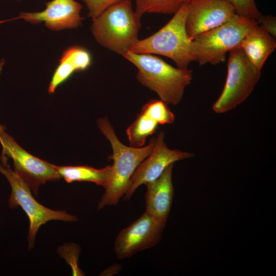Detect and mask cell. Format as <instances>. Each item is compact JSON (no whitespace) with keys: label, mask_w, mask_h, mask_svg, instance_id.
I'll return each instance as SVG.
<instances>
[{"label":"cell","mask_w":276,"mask_h":276,"mask_svg":"<svg viewBox=\"0 0 276 276\" xmlns=\"http://www.w3.org/2000/svg\"><path fill=\"white\" fill-rule=\"evenodd\" d=\"M134 65L136 78L168 104L177 105L192 80V71L174 67L157 56L127 51L122 55Z\"/></svg>","instance_id":"6da1fadb"},{"label":"cell","mask_w":276,"mask_h":276,"mask_svg":"<svg viewBox=\"0 0 276 276\" xmlns=\"http://www.w3.org/2000/svg\"><path fill=\"white\" fill-rule=\"evenodd\" d=\"M97 124L112 149V153L109 156L113 160L111 177L98 204V210H101L108 205H117L124 195L134 171L152 151L156 137H152L146 146L129 147L120 141L106 118H99Z\"/></svg>","instance_id":"7a4b0ae2"},{"label":"cell","mask_w":276,"mask_h":276,"mask_svg":"<svg viewBox=\"0 0 276 276\" xmlns=\"http://www.w3.org/2000/svg\"><path fill=\"white\" fill-rule=\"evenodd\" d=\"M140 19L131 0H121L93 19L91 31L101 45L122 55L139 39Z\"/></svg>","instance_id":"3957f363"},{"label":"cell","mask_w":276,"mask_h":276,"mask_svg":"<svg viewBox=\"0 0 276 276\" xmlns=\"http://www.w3.org/2000/svg\"><path fill=\"white\" fill-rule=\"evenodd\" d=\"M188 4L183 5L170 21L156 33L146 38L138 39L129 51L163 55L172 59L178 68L187 69L189 64L194 61L192 40L186 28Z\"/></svg>","instance_id":"277c9868"},{"label":"cell","mask_w":276,"mask_h":276,"mask_svg":"<svg viewBox=\"0 0 276 276\" xmlns=\"http://www.w3.org/2000/svg\"><path fill=\"white\" fill-rule=\"evenodd\" d=\"M258 26L256 20L236 14L227 22L203 33L192 40V54L200 65L217 64L226 54L240 47L242 39Z\"/></svg>","instance_id":"5b68a950"},{"label":"cell","mask_w":276,"mask_h":276,"mask_svg":"<svg viewBox=\"0 0 276 276\" xmlns=\"http://www.w3.org/2000/svg\"><path fill=\"white\" fill-rule=\"evenodd\" d=\"M0 172L8 180L11 192L8 199L10 209L20 206L29 218L30 226L28 236V247L32 249L40 227L47 222L55 220L76 222L78 218L62 210H54L40 204L32 195L31 189L26 182L8 164L7 157L2 154Z\"/></svg>","instance_id":"8992f818"},{"label":"cell","mask_w":276,"mask_h":276,"mask_svg":"<svg viewBox=\"0 0 276 276\" xmlns=\"http://www.w3.org/2000/svg\"><path fill=\"white\" fill-rule=\"evenodd\" d=\"M261 75V70L249 60L240 47L231 50L226 82L212 110L223 113L235 108L250 95Z\"/></svg>","instance_id":"52a82bcc"},{"label":"cell","mask_w":276,"mask_h":276,"mask_svg":"<svg viewBox=\"0 0 276 276\" xmlns=\"http://www.w3.org/2000/svg\"><path fill=\"white\" fill-rule=\"evenodd\" d=\"M2 155L10 157L14 171L37 195L40 185L48 181H56L61 177L56 165L41 159L21 147L5 130L0 132Z\"/></svg>","instance_id":"ba28073f"},{"label":"cell","mask_w":276,"mask_h":276,"mask_svg":"<svg viewBox=\"0 0 276 276\" xmlns=\"http://www.w3.org/2000/svg\"><path fill=\"white\" fill-rule=\"evenodd\" d=\"M166 223L145 212L120 232L114 247L117 258H130L138 252L155 246L160 240Z\"/></svg>","instance_id":"9c48e42d"},{"label":"cell","mask_w":276,"mask_h":276,"mask_svg":"<svg viewBox=\"0 0 276 276\" xmlns=\"http://www.w3.org/2000/svg\"><path fill=\"white\" fill-rule=\"evenodd\" d=\"M164 136L163 131L159 133L150 153L134 171L124 195L127 200L130 199L138 187L158 178L170 165L194 156L190 152L169 149L165 142Z\"/></svg>","instance_id":"30bf717a"},{"label":"cell","mask_w":276,"mask_h":276,"mask_svg":"<svg viewBox=\"0 0 276 276\" xmlns=\"http://www.w3.org/2000/svg\"><path fill=\"white\" fill-rule=\"evenodd\" d=\"M236 14L228 0H191L186 18L188 36L192 40L227 22Z\"/></svg>","instance_id":"8fae6325"},{"label":"cell","mask_w":276,"mask_h":276,"mask_svg":"<svg viewBox=\"0 0 276 276\" xmlns=\"http://www.w3.org/2000/svg\"><path fill=\"white\" fill-rule=\"evenodd\" d=\"M40 12H21L18 17L0 22L22 18L32 24L44 22L52 31L76 28L81 25L83 17L80 13L82 5L75 0H52L45 4Z\"/></svg>","instance_id":"7c38bea8"},{"label":"cell","mask_w":276,"mask_h":276,"mask_svg":"<svg viewBox=\"0 0 276 276\" xmlns=\"http://www.w3.org/2000/svg\"><path fill=\"white\" fill-rule=\"evenodd\" d=\"M173 165L168 166L158 178L145 185L146 212L165 222L169 214L174 196Z\"/></svg>","instance_id":"4fadbf2b"},{"label":"cell","mask_w":276,"mask_h":276,"mask_svg":"<svg viewBox=\"0 0 276 276\" xmlns=\"http://www.w3.org/2000/svg\"><path fill=\"white\" fill-rule=\"evenodd\" d=\"M91 56L85 48L72 46L66 49L59 60L50 81L48 91L53 94L57 87L66 81L75 72L83 71L91 64Z\"/></svg>","instance_id":"5bb4252c"},{"label":"cell","mask_w":276,"mask_h":276,"mask_svg":"<svg viewBox=\"0 0 276 276\" xmlns=\"http://www.w3.org/2000/svg\"><path fill=\"white\" fill-rule=\"evenodd\" d=\"M240 47L249 60L261 70L267 59L276 48L275 38L258 25L245 35Z\"/></svg>","instance_id":"9a60e30c"},{"label":"cell","mask_w":276,"mask_h":276,"mask_svg":"<svg viewBox=\"0 0 276 276\" xmlns=\"http://www.w3.org/2000/svg\"><path fill=\"white\" fill-rule=\"evenodd\" d=\"M57 171L68 183L74 181L94 182L105 189L108 186L112 173V165L101 169L88 166H56Z\"/></svg>","instance_id":"2e32d148"},{"label":"cell","mask_w":276,"mask_h":276,"mask_svg":"<svg viewBox=\"0 0 276 276\" xmlns=\"http://www.w3.org/2000/svg\"><path fill=\"white\" fill-rule=\"evenodd\" d=\"M158 125L153 118L141 111L126 130L131 146L135 147L143 146L146 138L156 132Z\"/></svg>","instance_id":"e0dca14e"},{"label":"cell","mask_w":276,"mask_h":276,"mask_svg":"<svg viewBox=\"0 0 276 276\" xmlns=\"http://www.w3.org/2000/svg\"><path fill=\"white\" fill-rule=\"evenodd\" d=\"M191 0H134L135 11L140 18L145 13L171 14Z\"/></svg>","instance_id":"ac0fdd59"},{"label":"cell","mask_w":276,"mask_h":276,"mask_svg":"<svg viewBox=\"0 0 276 276\" xmlns=\"http://www.w3.org/2000/svg\"><path fill=\"white\" fill-rule=\"evenodd\" d=\"M141 112L153 118L159 125L171 124L175 120L168 104L160 99L150 100L143 106Z\"/></svg>","instance_id":"d6986e66"},{"label":"cell","mask_w":276,"mask_h":276,"mask_svg":"<svg viewBox=\"0 0 276 276\" xmlns=\"http://www.w3.org/2000/svg\"><path fill=\"white\" fill-rule=\"evenodd\" d=\"M58 251L59 254L64 257L71 265L74 275H84L78 264V257L80 252V248L78 245L72 243H68L59 248Z\"/></svg>","instance_id":"ffe728a7"},{"label":"cell","mask_w":276,"mask_h":276,"mask_svg":"<svg viewBox=\"0 0 276 276\" xmlns=\"http://www.w3.org/2000/svg\"><path fill=\"white\" fill-rule=\"evenodd\" d=\"M237 15L257 20L262 14L259 11L255 0H228Z\"/></svg>","instance_id":"44dd1931"},{"label":"cell","mask_w":276,"mask_h":276,"mask_svg":"<svg viewBox=\"0 0 276 276\" xmlns=\"http://www.w3.org/2000/svg\"><path fill=\"white\" fill-rule=\"evenodd\" d=\"M88 10L87 16L94 19L105 9L121 0H82Z\"/></svg>","instance_id":"7402d4cb"},{"label":"cell","mask_w":276,"mask_h":276,"mask_svg":"<svg viewBox=\"0 0 276 276\" xmlns=\"http://www.w3.org/2000/svg\"><path fill=\"white\" fill-rule=\"evenodd\" d=\"M260 27L272 36H276V18L273 15L264 16L262 15L257 20Z\"/></svg>","instance_id":"603a6c76"},{"label":"cell","mask_w":276,"mask_h":276,"mask_svg":"<svg viewBox=\"0 0 276 276\" xmlns=\"http://www.w3.org/2000/svg\"><path fill=\"white\" fill-rule=\"evenodd\" d=\"M4 63H5L4 59H2L0 60V76H1L2 70H3ZM5 129V127L3 125H0V132Z\"/></svg>","instance_id":"cb8c5ba5"},{"label":"cell","mask_w":276,"mask_h":276,"mask_svg":"<svg viewBox=\"0 0 276 276\" xmlns=\"http://www.w3.org/2000/svg\"><path fill=\"white\" fill-rule=\"evenodd\" d=\"M18 1H19V0H18Z\"/></svg>","instance_id":"d4e9b609"}]
</instances>
